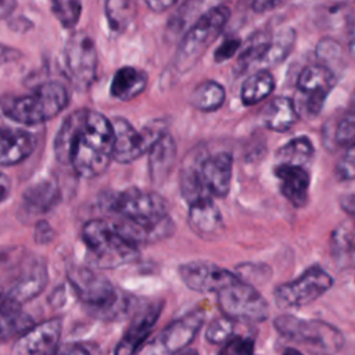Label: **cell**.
Masks as SVG:
<instances>
[{"mask_svg": "<svg viewBox=\"0 0 355 355\" xmlns=\"http://www.w3.org/2000/svg\"><path fill=\"white\" fill-rule=\"evenodd\" d=\"M111 121L93 110L71 112L54 139V155L86 179L100 176L112 159Z\"/></svg>", "mask_w": 355, "mask_h": 355, "instance_id": "1", "label": "cell"}, {"mask_svg": "<svg viewBox=\"0 0 355 355\" xmlns=\"http://www.w3.org/2000/svg\"><path fill=\"white\" fill-rule=\"evenodd\" d=\"M69 101L65 86L50 80L21 96H3L0 108L3 114L21 125H39L57 116Z\"/></svg>", "mask_w": 355, "mask_h": 355, "instance_id": "2", "label": "cell"}, {"mask_svg": "<svg viewBox=\"0 0 355 355\" xmlns=\"http://www.w3.org/2000/svg\"><path fill=\"white\" fill-rule=\"evenodd\" d=\"M67 277L78 298L89 306L96 316L114 320L126 313L129 298L121 293L104 275L85 266L68 269Z\"/></svg>", "mask_w": 355, "mask_h": 355, "instance_id": "3", "label": "cell"}, {"mask_svg": "<svg viewBox=\"0 0 355 355\" xmlns=\"http://www.w3.org/2000/svg\"><path fill=\"white\" fill-rule=\"evenodd\" d=\"M229 18L230 10L226 6H219L197 18L182 35L173 57L175 69L180 73L193 69L209 44L222 33Z\"/></svg>", "mask_w": 355, "mask_h": 355, "instance_id": "4", "label": "cell"}, {"mask_svg": "<svg viewBox=\"0 0 355 355\" xmlns=\"http://www.w3.org/2000/svg\"><path fill=\"white\" fill-rule=\"evenodd\" d=\"M83 241L92 255V262L100 269H111L130 262L137 255V247L122 237L112 223L92 219L82 229Z\"/></svg>", "mask_w": 355, "mask_h": 355, "instance_id": "5", "label": "cell"}, {"mask_svg": "<svg viewBox=\"0 0 355 355\" xmlns=\"http://www.w3.org/2000/svg\"><path fill=\"white\" fill-rule=\"evenodd\" d=\"M275 329L291 341L305 344L322 354H334L343 345L341 333L331 324L316 319H298L282 315L275 319Z\"/></svg>", "mask_w": 355, "mask_h": 355, "instance_id": "6", "label": "cell"}, {"mask_svg": "<svg viewBox=\"0 0 355 355\" xmlns=\"http://www.w3.org/2000/svg\"><path fill=\"white\" fill-rule=\"evenodd\" d=\"M107 211L122 219L148 222L157 220L166 214V201L157 193L137 187H128L122 191L103 196L101 202Z\"/></svg>", "mask_w": 355, "mask_h": 355, "instance_id": "7", "label": "cell"}, {"mask_svg": "<svg viewBox=\"0 0 355 355\" xmlns=\"http://www.w3.org/2000/svg\"><path fill=\"white\" fill-rule=\"evenodd\" d=\"M218 305L232 320L262 322L269 315L268 301L251 283L237 280L218 291Z\"/></svg>", "mask_w": 355, "mask_h": 355, "instance_id": "8", "label": "cell"}, {"mask_svg": "<svg viewBox=\"0 0 355 355\" xmlns=\"http://www.w3.org/2000/svg\"><path fill=\"white\" fill-rule=\"evenodd\" d=\"M64 64L71 83L86 90L96 80L97 50L94 40L86 32L72 33L64 46Z\"/></svg>", "mask_w": 355, "mask_h": 355, "instance_id": "9", "label": "cell"}, {"mask_svg": "<svg viewBox=\"0 0 355 355\" xmlns=\"http://www.w3.org/2000/svg\"><path fill=\"white\" fill-rule=\"evenodd\" d=\"M333 286V277L320 266L306 269L298 279L275 288V302L280 308H302L322 297Z\"/></svg>", "mask_w": 355, "mask_h": 355, "instance_id": "10", "label": "cell"}, {"mask_svg": "<svg viewBox=\"0 0 355 355\" xmlns=\"http://www.w3.org/2000/svg\"><path fill=\"white\" fill-rule=\"evenodd\" d=\"M112 125V159L119 164H129L140 158L153 143L165 132L159 122H153L136 130L129 121L123 118H114Z\"/></svg>", "mask_w": 355, "mask_h": 355, "instance_id": "11", "label": "cell"}, {"mask_svg": "<svg viewBox=\"0 0 355 355\" xmlns=\"http://www.w3.org/2000/svg\"><path fill=\"white\" fill-rule=\"evenodd\" d=\"M337 76L324 65L305 67L297 79L298 100L294 101L298 115L315 118L323 108L324 100L334 87Z\"/></svg>", "mask_w": 355, "mask_h": 355, "instance_id": "12", "label": "cell"}, {"mask_svg": "<svg viewBox=\"0 0 355 355\" xmlns=\"http://www.w3.org/2000/svg\"><path fill=\"white\" fill-rule=\"evenodd\" d=\"M202 322V312L194 311L187 313L172 322L157 337L141 344L133 355H176L194 340Z\"/></svg>", "mask_w": 355, "mask_h": 355, "instance_id": "13", "label": "cell"}, {"mask_svg": "<svg viewBox=\"0 0 355 355\" xmlns=\"http://www.w3.org/2000/svg\"><path fill=\"white\" fill-rule=\"evenodd\" d=\"M179 276L190 290L198 293H218L239 280L236 273L204 261L180 265Z\"/></svg>", "mask_w": 355, "mask_h": 355, "instance_id": "14", "label": "cell"}, {"mask_svg": "<svg viewBox=\"0 0 355 355\" xmlns=\"http://www.w3.org/2000/svg\"><path fill=\"white\" fill-rule=\"evenodd\" d=\"M62 330L60 318L44 320L24 330L11 348V355H53Z\"/></svg>", "mask_w": 355, "mask_h": 355, "instance_id": "15", "label": "cell"}, {"mask_svg": "<svg viewBox=\"0 0 355 355\" xmlns=\"http://www.w3.org/2000/svg\"><path fill=\"white\" fill-rule=\"evenodd\" d=\"M201 182L211 197L223 198L230 190L233 158L229 153H218L198 164Z\"/></svg>", "mask_w": 355, "mask_h": 355, "instance_id": "16", "label": "cell"}, {"mask_svg": "<svg viewBox=\"0 0 355 355\" xmlns=\"http://www.w3.org/2000/svg\"><path fill=\"white\" fill-rule=\"evenodd\" d=\"M162 311V304H151L141 309L132 320L121 341L115 348L114 355H133L144 340L151 333L154 324L157 323L159 313Z\"/></svg>", "mask_w": 355, "mask_h": 355, "instance_id": "17", "label": "cell"}, {"mask_svg": "<svg viewBox=\"0 0 355 355\" xmlns=\"http://www.w3.org/2000/svg\"><path fill=\"white\" fill-rule=\"evenodd\" d=\"M36 147V137L21 128L0 123V165L10 166L22 162Z\"/></svg>", "mask_w": 355, "mask_h": 355, "instance_id": "18", "label": "cell"}, {"mask_svg": "<svg viewBox=\"0 0 355 355\" xmlns=\"http://www.w3.org/2000/svg\"><path fill=\"white\" fill-rule=\"evenodd\" d=\"M275 176L280 180V191L287 201L295 208L304 207L308 202L309 173L304 166L277 164Z\"/></svg>", "mask_w": 355, "mask_h": 355, "instance_id": "19", "label": "cell"}, {"mask_svg": "<svg viewBox=\"0 0 355 355\" xmlns=\"http://www.w3.org/2000/svg\"><path fill=\"white\" fill-rule=\"evenodd\" d=\"M187 223L197 236L204 239L215 237L223 227L220 211L211 197L189 204Z\"/></svg>", "mask_w": 355, "mask_h": 355, "instance_id": "20", "label": "cell"}, {"mask_svg": "<svg viewBox=\"0 0 355 355\" xmlns=\"http://www.w3.org/2000/svg\"><path fill=\"white\" fill-rule=\"evenodd\" d=\"M176 159V144L165 130L148 148V172L151 182L162 184Z\"/></svg>", "mask_w": 355, "mask_h": 355, "instance_id": "21", "label": "cell"}, {"mask_svg": "<svg viewBox=\"0 0 355 355\" xmlns=\"http://www.w3.org/2000/svg\"><path fill=\"white\" fill-rule=\"evenodd\" d=\"M49 275L43 262H36L28 272H25L10 288L6 300L22 306V304L37 297L47 286Z\"/></svg>", "mask_w": 355, "mask_h": 355, "instance_id": "22", "label": "cell"}, {"mask_svg": "<svg viewBox=\"0 0 355 355\" xmlns=\"http://www.w3.org/2000/svg\"><path fill=\"white\" fill-rule=\"evenodd\" d=\"M300 115L294 100L279 96L270 100L262 111V122L265 128L273 132H286L294 126Z\"/></svg>", "mask_w": 355, "mask_h": 355, "instance_id": "23", "label": "cell"}, {"mask_svg": "<svg viewBox=\"0 0 355 355\" xmlns=\"http://www.w3.org/2000/svg\"><path fill=\"white\" fill-rule=\"evenodd\" d=\"M147 73L136 67L119 68L111 82L110 92L112 97L121 101H129L141 94L147 87Z\"/></svg>", "mask_w": 355, "mask_h": 355, "instance_id": "24", "label": "cell"}, {"mask_svg": "<svg viewBox=\"0 0 355 355\" xmlns=\"http://www.w3.org/2000/svg\"><path fill=\"white\" fill-rule=\"evenodd\" d=\"M24 205L29 212L43 214L51 209L60 200V189L54 180L44 179L32 183L24 191Z\"/></svg>", "mask_w": 355, "mask_h": 355, "instance_id": "25", "label": "cell"}, {"mask_svg": "<svg viewBox=\"0 0 355 355\" xmlns=\"http://www.w3.org/2000/svg\"><path fill=\"white\" fill-rule=\"evenodd\" d=\"M225 0H184L171 17L168 31L173 35L183 33L197 18L205 12L223 6Z\"/></svg>", "mask_w": 355, "mask_h": 355, "instance_id": "26", "label": "cell"}, {"mask_svg": "<svg viewBox=\"0 0 355 355\" xmlns=\"http://www.w3.org/2000/svg\"><path fill=\"white\" fill-rule=\"evenodd\" d=\"M295 31L290 26H284L273 33L270 39H268L262 57L258 62L265 67H273L283 62L288 54L293 51L295 44Z\"/></svg>", "mask_w": 355, "mask_h": 355, "instance_id": "27", "label": "cell"}, {"mask_svg": "<svg viewBox=\"0 0 355 355\" xmlns=\"http://www.w3.org/2000/svg\"><path fill=\"white\" fill-rule=\"evenodd\" d=\"M275 89V78L266 69L250 75L241 85L240 100L244 105H254L265 100Z\"/></svg>", "mask_w": 355, "mask_h": 355, "instance_id": "28", "label": "cell"}, {"mask_svg": "<svg viewBox=\"0 0 355 355\" xmlns=\"http://www.w3.org/2000/svg\"><path fill=\"white\" fill-rule=\"evenodd\" d=\"M226 92L220 83L216 80H204L200 85H197L193 90V93L189 97L190 104L204 112L216 111L220 108L225 103Z\"/></svg>", "mask_w": 355, "mask_h": 355, "instance_id": "29", "label": "cell"}, {"mask_svg": "<svg viewBox=\"0 0 355 355\" xmlns=\"http://www.w3.org/2000/svg\"><path fill=\"white\" fill-rule=\"evenodd\" d=\"M31 326L32 320L22 312L21 306L3 297L0 301V341L22 333Z\"/></svg>", "mask_w": 355, "mask_h": 355, "instance_id": "30", "label": "cell"}, {"mask_svg": "<svg viewBox=\"0 0 355 355\" xmlns=\"http://www.w3.org/2000/svg\"><path fill=\"white\" fill-rule=\"evenodd\" d=\"M330 254L340 269L352 266L354 261V236L347 225L334 229L330 237Z\"/></svg>", "mask_w": 355, "mask_h": 355, "instance_id": "31", "label": "cell"}, {"mask_svg": "<svg viewBox=\"0 0 355 355\" xmlns=\"http://www.w3.org/2000/svg\"><path fill=\"white\" fill-rule=\"evenodd\" d=\"M313 155V144L306 136H298L283 144L276 153L277 164L306 165Z\"/></svg>", "mask_w": 355, "mask_h": 355, "instance_id": "32", "label": "cell"}, {"mask_svg": "<svg viewBox=\"0 0 355 355\" xmlns=\"http://www.w3.org/2000/svg\"><path fill=\"white\" fill-rule=\"evenodd\" d=\"M137 14V0H105V17L110 28L123 32L135 21Z\"/></svg>", "mask_w": 355, "mask_h": 355, "instance_id": "33", "label": "cell"}, {"mask_svg": "<svg viewBox=\"0 0 355 355\" xmlns=\"http://www.w3.org/2000/svg\"><path fill=\"white\" fill-rule=\"evenodd\" d=\"M180 191H182L183 198L189 204L198 201L201 198L211 197L201 182V178L198 173V165H186L182 169Z\"/></svg>", "mask_w": 355, "mask_h": 355, "instance_id": "34", "label": "cell"}, {"mask_svg": "<svg viewBox=\"0 0 355 355\" xmlns=\"http://www.w3.org/2000/svg\"><path fill=\"white\" fill-rule=\"evenodd\" d=\"M51 11L64 28H73L82 14L80 0H50Z\"/></svg>", "mask_w": 355, "mask_h": 355, "instance_id": "35", "label": "cell"}, {"mask_svg": "<svg viewBox=\"0 0 355 355\" xmlns=\"http://www.w3.org/2000/svg\"><path fill=\"white\" fill-rule=\"evenodd\" d=\"M316 54H318L320 64L327 67L334 75H336V69L341 68L340 65H343L341 46L338 42H336L330 37H324L318 43Z\"/></svg>", "mask_w": 355, "mask_h": 355, "instance_id": "36", "label": "cell"}, {"mask_svg": "<svg viewBox=\"0 0 355 355\" xmlns=\"http://www.w3.org/2000/svg\"><path fill=\"white\" fill-rule=\"evenodd\" d=\"M355 136V116L352 111H347L337 122L334 129V141L337 146L349 147L354 146Z\"/></svg>", "mask_w": 355, "mask_h": 355, "instance_id": "37", "label": "cell"}, {"mask_svg": "<svg viewBox=\"0 0 355 355\" xmlns=\"http://www.w3.org/2000/svg\"><path fill=\"white\" fill-rule=\"evenodd\" d=\"M233 330H234L233 320L226 316H222L215 319L208 326L205 331V338L212 344H223L227 338L233 336Z\"/></svg>", "mask_w": 355, "mask_h": 355, "instance_id": "38", "label": "cell"}, {"mask_svg": "<svg viewBox=\"0 0 355 355\" xmlns=\"http://www.w3.org/2000/svg\"><path fill=\"white\" fill-rule=\"evenodd\" d=\"M254 354V340L248 337H230L223 343L219 355H252Z\"/></svg>", "mask_w": 355, "mask_h": 355, "instance_id": "39", "label": "cell"}, {"mask_svg": "<svg viewBox=\"0 0 355 355\" xmlns=\"http://www.w3.org/2000/svg\"><path fill=\"white\" fill-rule=\"evenodd\" d=\"M354 146L347 147V151L344 154V157L341 158V161L337 164L336 168V173L338 176V179L341 180H352L354 179V173H355V168H354Z\"/></svg>", "mask_w": 355, "mask_h": 355, "instance_id": "40", "label": "cell"}, {"mask_svg": "<svg viewBox=\"0 0 355 355\" xmlns=\"http://www.w3.org/2000/svg\"><path fill=\"white\" fill-rule=\"evenodd\" d=\"M241 42L237 37H226L222 44L215 50L214 53V58L216 62H223L227 61L229 58H232L237 50L240 49Z\"/></svg>", "mask_w": 355, "mask_h": 355, "instance_id": "41", "label": "cell"}, {"mask_svg": "<svg viewBox=\"0 0 355 355\" xmlns=\"http://www.w3.org/2000/svg\"><path fill=\"white\" fill-rule=\"evenodd\" d=\"M53 237V229L51 226L44 222V220H40L37 225H36V229H35V239L37 243L40 244H44V243H49Z\"/></svg>", "mask_w": 355, "mask_h": 355, "instance_id": "42", "label": "cell"}, {"mask_svg": "<svg viewBox=\"0 0 355 355\" xmlns=\"http://www.w3.org/2000/svg\"><path fill=\"white\" fill-rule=\"evenodd\" d=\"M178 0H144L147 7L154 12H162L176 4Z\"/></svg>", "mask_w": 355, "mask_h": 355, "instance_id": "43", "label": "cell"}, {"mask_svg": "<svg viewBox=\"0 0 355 355\" xmlns=\"http://www.w3.org/2000/svg\"><path fill=\"white\" fill-rule=\"evenodd\" d=\"M280 1L282 0H252L251 7L257 12H263V11H269V10L275 8L276 6L280 4Z\"/></svg>", "mask_w": 355, "mask_h": 355, "instance_id": "44", "label": "cell"}, {"mask_svg": "<svg viewBox=\"0 0 355 355\" xmlns=\"http://www.w3.org/2000/svg\"><path fill=\"white\" fill-rule=\"evenodd\" d=\"M53 355H89V352L79 345H64L55 349Z\"/></svg>", "mask_w": 355, "mask_h": 355, "instance_id": "45", "label": "cell"}, {"mask_svg": "<svg viewBox=\"0 0 355 355\" xmlns=\"http://www.w3.org/2000/svg\"><path fill=\"white\" fill-rule=\"evenodd\" d=\"M11 191V180L7 175L0 173V202H3L6 198H8Z\"/></svg>", "mask_w": 355, "mask_h": 355, "instance_id": "46", "label": "cell"}, {"mask_svg": "<svg viewBox=\"0 0 355 355\" xmlns=\"http://www.w3.org/2000/svg\"><path fill=\"white\" fill-rule=\"evenodd\" d=\"M17 51L8 46H4L0 43V65L4 62H10L11 60L17 58Z\"/></svg>", "mask_w": 355, "mask_h": 355, "instance_id": "47", "label": "cell"}, {"mask_svg": "<svg viewBox=\"0 0 355 355\" xmlns=\"http://www.w3.org/2000/svg\"><path fill=\"white\" fill-rule=\"evenodd\" d=\"M17 6V0H0V19L8 17Z\"/></svg>", "mask_w": 355, "mask_h": 355, "instance_id": "48", "label": "cell"}, {"mask_svg": "<svg viewBox=\"0 0 355 355\" xmlns=\"http://www.w3.org/2000/svg\"><path fill=\"white\" fill-rule=\"evenodd\" d=\"M344 200H347V202L343 201V208H345L348 211V214H352L354 212V196L349 194L348 197H344Z\"/></svg>", "mask_w": 355, "mask_h": 355, "instance_id": "49", "label": "cell"}, {"mask_svg": "<svg viewBox=\"0 0 355 355\" xmlns=\"http://www.w3.org/2000/svg\"><path fill=\"white\" fill-rule=\"evenodd\" d=\"M176 355H198V352L196 351V349H191V348H189V349H182V351H179Z\"/></svg>", "mask_w": 355, "mask_h": 355, "instance_id": "50", "label": "cell"}, {"mask_svg": "<svg viewBox=\"0 0 355 355\" xmlns=\"http://www.w3.org/2000/svg\"><path fill=\"white\" fill-rule=\"evenodd\" d=\"M282 355H302L298 349H294V348H287Z\"/></svg>", "mask_w": 355, "mask_h": 355, "instance_id": "51", "label": "cell"}, {"mask_svg": "<svg viewBox=\"0 0 355 355\" xmlns=\"http://www.w3.org/2000/svg\"><path fill=\"white\" fill-rule=\"evenodd\" d=\"M1 298H3V291H1V288H0V301H1Z\"/></svg>", "mask_w": 355, "mask_h": 355, "instance_id": "52", "label": "cell"}]
</instances>
